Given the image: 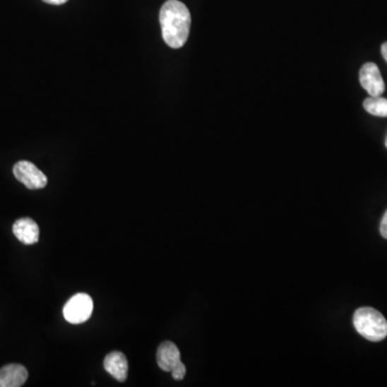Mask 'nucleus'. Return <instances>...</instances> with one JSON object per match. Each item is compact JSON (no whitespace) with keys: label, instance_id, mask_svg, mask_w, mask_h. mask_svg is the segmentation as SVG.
Segmentation results:
<instances>
[{"label":"nucleus","instance_id":"nucleus-8","mask_svg":"<svg viewBox=\"0 0 387 387\" xmlns=\"http://www.w3.org/2000/svg\"><path fill=\"white\" fill-rule=\"evenodd\" d=\"M12 230H13L14 236L26 246H32L39 241L40 232H39L38 224L34 220L28 219V218L18 220L13 224Z\"/></svg>","mask_w":387,"mask_h":387},{"label":"nucleus","instance_id":"nucleus-9","mask_svg":"<svg viewBox=\"0 0 387 387\" xmlns=\"http://www.w3.org/2000/svg\"><path fill=\"white\" fill-rule=\"evenodd\" d=\"M28 379V371L24 366L10 364L0 369V387H20Z\"/></svg>","mask_w":387,"mask_h":387},{"label":"nucleus","instance_id":"nucleus-5","mask_svg":"<svg viewBox=\"0 0 387 387\" xmlns=\"http://www.w3.org/2000/svg\"><path fill=\"white\" fill-rule=\"evenodd\" d=\"M359 82L370 96H381L384 93L385 84L378 66L367 63L359 71Z\"/></svg>","mask_w":387,"mask_h":387},{"label":"nucleus","instance_id":"nucleus-7","mask_svg":"<svg viewBox=\"0 0 387 387\" xmlns=\"http://www.w3.org/2000/svg\"><path fill=\"white\" fill-rule=\"evenodd\" d=\"M105 370L119 382L126 381L129 374V360L122 352H112L105 358Z\"/></svg>","mask_w":387,"mask_h":387},{"label":"nucleus","instance_id":"nucleus-6","mask_svg":"<svg viewBox=\"0 0 387 387\" xmlns=\"http://www.w3.org/2000/svg\"><path fill=\"white\" fill-rule=\"evenodd\" d=\"M156 359L160 369L166 372H172V370L181 362L180 350L172 341H165L158 347Z\"/></svg>","mask_w":387,"mask_h":387},{"label":"nucleus","instance_id":"nucleus-12","mask_svg":"<svg viewBox=\"0 0 387 387\" xmlns=\"http://www.w3.org/2000/svg\"><path fill=\"white\" fill-rule=\"evenodd\" d=\"M380 232L383 238L387 239V211L385 212L382 222H381Z\"/></svg>","mask_w":387,"mask_h":387},{"label":"nucleus","instance_id":"nucleus-4","mask_svg":"<svg viewBox=\"0 0 387 387\" xmlns=\"http://www.w3.org/2000/svg\"><path fill=\"white\" fill-rule=\"evenodd\" d=\"M13 174L20 183L30 189H40L47 186V178L32 162L20 160L13 167Z\"/></svg>","mask_w":387,"mask_h":387},{"label":"nucleus","instance_id":"nucleus-10","mask_svg":"<svg viewBox=\"0 0 387 387\" xmlns=\"http://www.w3.org/2000/svg\"><path fill=\"white\" fill-rule=\"evenodd\" d=\"M364 108L374 117H387V100L380 96H371L364 102Z\"/></svg>","mask_w":387,"mask_h":387},{"label":"nucleus","instance_id":"nucleus-14","mask_svg":"<svg viewBox=\"0 0 387 387\" xmlns=\"http://www.w3.org/2000/svg\"><path fill=\"white\" fill-rule=\"evenodd\" d=\"M381 52H382L385 61H387V42L383 43L382 47H381Z\"/></svg>","mask_w":387,"mask_h":387},{"label":"nucleus","instance_id":"nucleus-1","mask_svg":"<svg viewBox=\"0 0 387 387\" xmlns=\"http://www.w3.org/2000/svg\"><path fill=\"white\" fill-rule=\"evenodd\" d=\"M162 38L172 49H180L187 41L191 28V13L179 0H167L160 12Z\"/></svg>","mask_w":387,"mask_h":387},{"label":"nucleus","instance_id":"nucleus-3","mask_svg":"<svg viewBox=\"0 0 387 387\" xmlns=\"http://www.w3.org/2000/svg\"><path fill=\"white\" fill-rule=\"evenodd\" d=\"M93 309L94 304L88 294H77L64 306V318L70 324H82L92 316Z\"/></svg>","mask_w":387,"mask_h":387},{"label":"nucleus","instance_id":"nucleus-15","mask_svg":"<svg viewBox=\"0 0 387 387\" xmlns=\"http://www.w3.org/2000/svg\"><path fill=\"white\" fill-rule=\"evenodd\" d=\"M385 145H386V148H387V137H386V139H385Z\"/></svg>","mask_w":387,"mask_h":387},{"label":"nucleus","instance_id":"nucleus-2","mask_svg":"<svg viewBox=\"0 0 387 387\" xmlns=\"http://www.w3.org/2000/svg\"><path fill=\"white\" fill-rule=\"evenodd\" d=\"M353 323L357 333L372 343L384 340L387 337V321L376 309H358L354 313Z\"/></svg>","mask_w":387,"mask_h":387},{"label":"nucleus","instance_id":"nucleus-11","mask_svg":"<svg viewBox=\"0 0 387 387\" xmlns=\"http://www.w3.org/2000/svg\"><path fill=\"white\" fill-rule=\"evenodd\" d=\"M186 374V367L182 362H179L178 365L172 370V376L174 380H183Z\"/></svg>","mask_w":387,"mask_h":387},{"label":"nucleus","instance_id":"nucleus-13","mask_svg":"<svg viewBox=\"0 0 387 387\" xmlns=\"http://www.w3.org/2000/svg\"><path fill=\"white\" fill-rule=\"evenodd\" d=\"M44 3L50 4V5H64V4L67 3L68 0H42Z\"/></svg>","mask_w":387,"mask_h":387}]
</instances>
